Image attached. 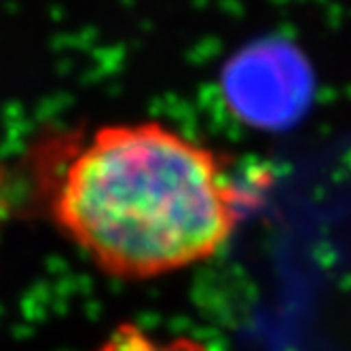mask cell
Wrapping results in <instances>:
<instances>
[{
  "instance_id": "obj_1",
  "label": "cell",
  "mask_w": 351,
  "mask_h": 351,
  "mask_svg": "<svg viewBox=\"0 0 351 351\" xmlns=\"http://www.w3.org/2000/svg\"><path fill=\"white\" fill-rule=\"evenodd\" d=\"M30 206L108 278L146 282L214 258L252 195L229 155L161 121L43 134Z\"/></svg>"
},
{
  "instance_id": "obj_2",
  "label": "cell",
  "mask_w": 351,
  "mask_h": 351,
  "mask_svg": "<svg viewBox=\"0 0 351 351\" xmlns=\"http://www.w3.org/2000/svg\"><path fill=\"white\" fill-rule=\"evenodd\" d=\"M93 351H212L193 337H159L138 324H119Z\"/></svg>"
}]
</instances>
